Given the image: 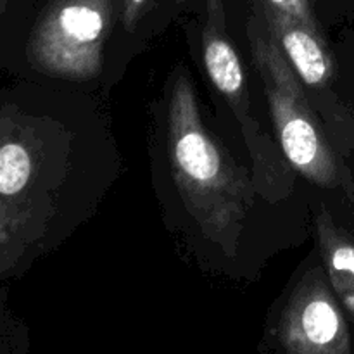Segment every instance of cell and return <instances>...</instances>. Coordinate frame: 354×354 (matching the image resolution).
Masks as SVG:
<instances>
[{
    "label": "cell",
    "mask_w": 354,
    "mask_h": 354,
    "mask_svg": "<svg viewBox=\"0 0 354 354\" xmlns=\"http://www.w3.org/2000/svg\"><path fill=\"white\" fill-rule=\"evenodd\" d=\"M265 6L272 7V9L279 10V12L299 21V23L313 28V30L320 31L317 19H315L313 12H311V7L308 0H265Z\"/></svg>",
    "instance_id": "cell-8"
},
{
    "label": "cell",
    "mask_w": 354,
    "mask_h": 354,
    "mask_svg": "<svg viewBox=\"0 0 354 354\" xmlns=\"http://www.w3.org/2000/svg\"><path fill=\"white\" fill-rule=\"evenodd\" d=\"M327 272L299 280L280 313L279 339L287 354H351L348 322Z\"/></svg>",
    "instance_id": "cell-4"
},
{
    "label": "cell",
    "mask_w": 354,
    "mask_h": 354,
    "mask_svg": "<svg viewBox=\"0 0 354 354\" xmlns=\"http://www.w3.org/2000/svg\"><path fill=\"white\" fill-rule=\"evenodd\" d=\"M203 55L211 82L216 86L218 92L227 99L241 123L256 166L261 173H272L273 166L270 162L272 156L251 113V102L245 93L241 59L225 33L221 0H209V19L203 31Z\"/></svg>",
    "instance_id": "cell-5"
},
{
    "label": "cell",
    "mask_w": 354,
    "mask_h": 354,
    "mask_svg": "<svg viewBox=\"0 0 354 354\" xmlns=\"http://www.w3.org/2000/svg\"><path fill=\"white\" fill-rule=\"evenodd\" d=\"M317 241L332 289L354 318V235L339 227L327 211H320Z\"/></svg>",
    "instance_id": "cell-7"
},
{
    "label": "cell",
    "mask_w": 354,
    "mask_h": 354,
    "mask_svg": "<svg viewBox=\"0 0 354 354\" xmlns=\"http://www.w3.org/2000/svg\"><path fill=\"white\" fill-rule=\"evenodd\" d=\"M144 3L145 0H127V7H124V24H127L128 30H133Z\"/></svg>",
    "instance_id": "cell-9"
},
{
    "label": "cell",
    "mask_w": 354,
    "mask_h": 354,
    "mask_svg": "<svg viewBox=\"0 0 354 354\" xmlns=\"http://www.w3.org/2000/svg\"><path fill=\"white\" fill-rule=\"evenodd\" d=\"M113 17L114 0H52L31 31L28 57L52 76L93 78Z\"/></svg>",
    "instance_id": "cell-3"
},
{
    "label": "cell",
    "mask_w": 354,
    "mask_h": 354,
    "mask_svg": "<svg viewBox=\"0 0 354 354\" xmlns=\"http://www.w3.org/2000/svg\"><path fill=\"white\" fill-rule=\"evenodd\" d=\"M252 57L261 76L270 113L287 161L315 185L335 189L342 183L337 158L304 95L296 69L280 48L268 23L251 21Z\"/></svg>",
    "instance_id": "cell-2"
},
{
    "label": "cell",
    "mask_w": 354,
    "mask_h": 354,
    "mask_svg": "<svg viewBox=\"0 0 354 354\" xmlns=\"http://www.w3.org/2000/svg\"><path fill=\"white\" fill-rule=\"evenodd\" d=\"M168 154L187 209L214 242H234L251 204L248 182L204 128L196 90L185 75L168 102Z\"/></svg>",
    "instance_id": "cell-1"
},
{
    "label": "cell",
    "mask_w": 354,
    "mask_h": 354,
    "mask_svg": "<svg viewBox=\"0 0 354 354\" xmlns=\"http://www.w3.org/2000/svg\"><path fill=\"white\" fill-rule=\"evenodd\" d=\"M263 17L299 78L311 88L327 86L334 76V59L320 31L268 6H263Z\"/></svg>",
    "instance_id": "cell-6"
},
{
    "label": "cell",
    "mask_w": 354,
    "mask_h": 354,
    "mask_svg": "<svg viewBox=\"0 0 354 354\" xmlns=\"http://www.w3.org/2000/svg\"><path fill=\"white\" fill-rule=\"evenodd\" d=\"M7 2H9V0H0V10H6V7H7Z\"/></svg>",
    "instance_id": "cell-10"
}]
</instances>
